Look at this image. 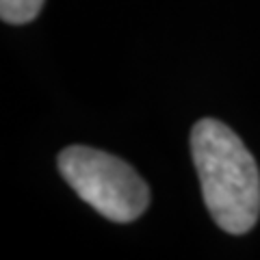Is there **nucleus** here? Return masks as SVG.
<instances>
[{
	"label": "nucleus",
	"mask_w": 260,
	"mask_h": 260,
	"mask_svg": "<svg viewBox=\"0 0 260 260\" xmlns=\"http://www.w3.org/2000/svg\"><path fill=\"white\" fill-rule=\"evenodd\" d=\"M191 156L204 204L228 234H245L260 217V172L241 137L223 121L204 117L191 130Z\"/></svg>",
	"instance_id": "f257e3e1"
},
{
	"label": "nucleus",
	"mask_w": 260,
	"mask_h": 260,
	"mask_svg": "<svg viewBox=\"0 0 260 260\" xmlns=\"http://www.w3.org/2000/svg\"><path fill=\"white\" fill-rule=\"evenodd\" d=\"M46 0H0V18L7 24H28L42 11Z\"/></svg>",
	"instance_id": "7ed1b4c3"
},
{
	"label": "nucleus",
	"mask_w": 260,
	"mask_h": 260,
	"mask_svg": "<svg viewBox=\"0 0 260 260\" xmlns=\"http://www.w3.org/2000/svg\"><path fill=\"white\" fill-rule=\"evenodd\" d=\"M56 167L83 202L115 223L139 219L150 206V186L133 165L89 145H68Z\"/></svg>",
	"instance_id": "f03ea898"
}]
</instances>
